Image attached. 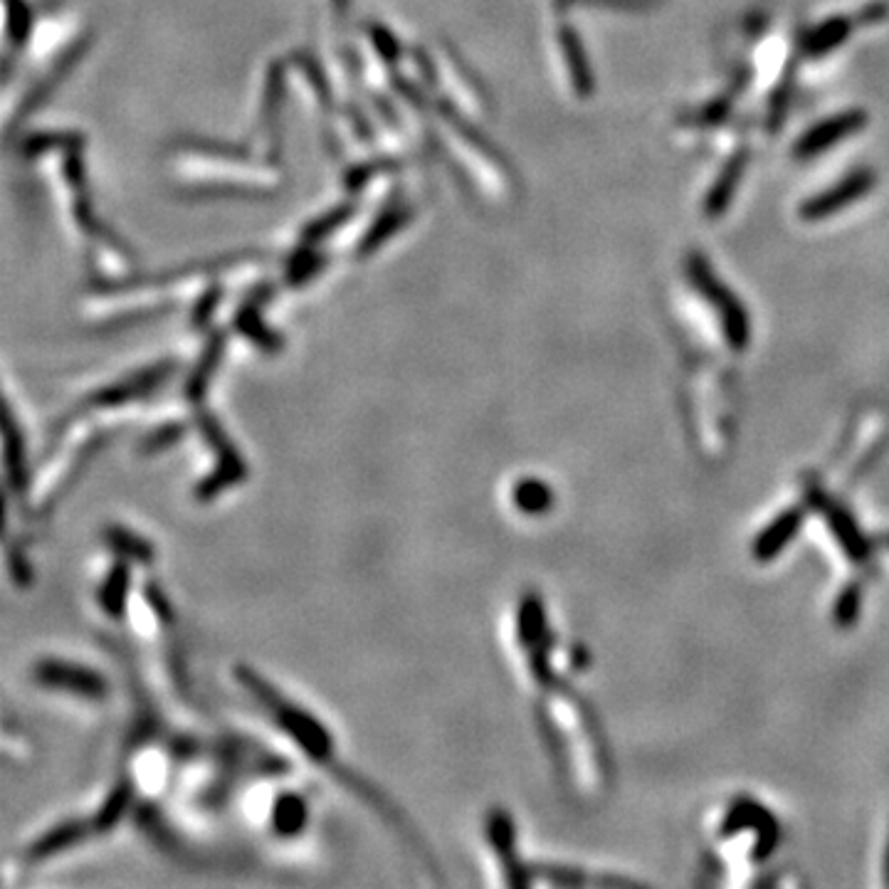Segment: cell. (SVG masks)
<instances>
[{
  "label": "cell",
  "mask_w": 889,
  "mask_h": 889,
  "mask_svg": "<svg viewBox=\"0 0 889 889\" xmlns=\"http://www.w3.org/2000/svg\"><path fill=\"white\" fill-rule=\"evenodd\" d=\"M339 3H344V0H339Z\"/></svg>",
  "instance_id": "cell-7"
},
{
  "label": "cell",
  "mask_w": 889,
  "mask_h": 889,
  "mask_svg": "<svg viewBox=\"0 0 889 889\" xmlns=\"http://www.w3.org/2000/svg\"><path fill=\"white\" fill-rule=\"evenodd\" d=\"M514 502H517V507L522 509V512L539 514L549 509L551 492L544 482L524 480L522 485H517V489H514Z\"/></svg>",
  "instance_id": "cell-6"
},
{
  "label": "cell",
  "mask_w": 889,
  "mask_h": 889,
  "mask_svg": "<svg viewBox=\"0 0 889 889\" xmlns=\"http://www.w3.org/2000/svg\"><path fill=\"white\" fill-rule=\"evenodd\" d=\"M870 186H872L870 173H855V176H848V181H843L840 186H835L833 191H825L823 196H818L813 203H808L806 208H803V215H806V220H820L823 215L833 213V210L845 208V205L855 201L857 196H862Z\"/></svg>",
  "instance_id": "cell-3"
},
{
  "label": "cell",
  "mask_w": 889,
  "mask_h": 889,
  "mask_svg": "<svg viewBox=\"0 0 889 889\" xmlns=\"http://www.w3.org/2000/svg\"><path fill=\"white\" fill-rule=\"evenodd\" d=\"M35 680L42 687L50 689H67L70 694H77L82 699H99L107 697V682L102 675H97L94 670L75 665V662L65 660H42L35 667Z\"/></svg>",
  "instance_id": "cell-2"
},
{
  "label": "cell",
  "mask_w": 889,
  "mask_h": 889,
  "mask_svg": "<svg viewBox=\"0 0 889 889\" xmlns=\"http://www.w3.org/2000/svg\"><path fill=\"white\" fill-rule=\"evenodd\" d=\"M235 677L243 682V687L252 694V699L265 709L270 722L275 724V727H280L284 734L302 749V754L307 756L312 764L324 768V771L329 773V776H334L346 791L359 796L366 806L376 810V813L381 815L383 823H388L391 828H396L398 833H401L403 843L415 848L420 860L430 867V872H438V865H435L433 857H430L428 848L420 843L418 833L410 828V823L403 818L401 810L393 806L383 793H378V788H373L366 778H361L354 768L341 761L339 751H336L334 744V736L329 734V729H326L319 719H314L307 709L294 704L289 697H284L282 689L272 687L265 677L257 675V672L250 670V667H235Z\"/></svg>",
  "instance_id": "cell-1"
},
{
  "label": "cell",
  "mask_w": 889,
  "mask_h": 889,
  "mask_svg": "<svg viewBox=\"0 0 889 889\" xmlns=\"http://www.w3.org/2000/svg\"><path fill=\"white\" fill-rule=\"evenodd\" d=\"M860 124H862V114H857V112L843 114V117H835V119H830V122L818 124L815 129H810L808 134L803 136L801 144H798V154L801 156L818 154V151L838 144L845 134H852V131H855Z\"/></svg>",
  "instance_id": "cell-4"
},
{
  "label": "cell",
  "mask_w": 889,
  "mask_h": 889,
  "mask_svg": "<svg viewBox=\"0 0 889 889\" xmlns=\"http://www.w3.org/2000/svg\"><path fill=\"white\" fill-rule=\"evenodd\" d=\"M309 818V806L299 793H282L272 806V830L277 835H299Z\"/></svg>",
  "instance_id": "cell-5"
}]
</instances>
